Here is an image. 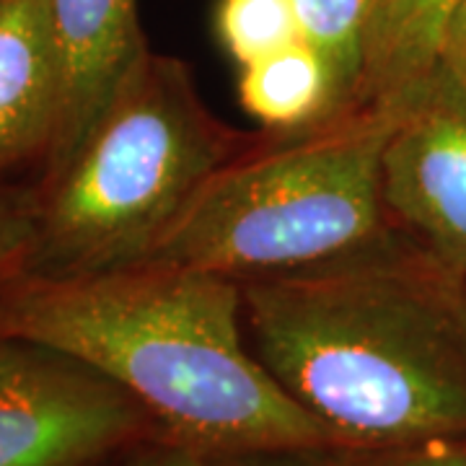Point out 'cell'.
Segmentation results:
<instances>
[{
	"label": "cell",
	"instance_id": "1",
	"mask_svg": "<svg viewBox=\"0 0 466 466\" xmlns=\"http://www.w3.org/2000/svg\"><path fill=\"white\" fill-rule=\"evenodd\" d=\"M238 285L254 358L337 449L466 435V278L407 233Z\"/></svg>",
	"mask_w": 466,
	"mask_h": 466
},
{
	"label": "cell",
	"instance_id": "2",
	"mask_svg": "<svg viewBox=\"0 0 466 466\" xmlns=\"http://www.w3.org/2000/svg\"><path fill=\"white\" fill-rule=\"evenodd\" d=\"M0 339L96 368L174 446L218 459L337 449L254 358L241 285L218 272L153 259L84 275L24 272L0 283Z\"/></svg>",
	"mask_w": 466,
	"mask_h": 466
},
{
	"label": "cell",
	"instance_id": "3",
	"mask_svg": "<svg viewBox=\"0 0 466 466\" xmlns=\"http://www.w3.org/2000/svg\"><path fill=\"white\" fill-rule=\"evenodd\" d=\"M254 137L205 106L182 60L146 50L66 167L34 184L26 272L84 275L146 259L208 179Z\"/></svg>",
	"mask_w": 466,
	"mask_h": 466
},
{
	"label": "cell",
	"instance_id": "4",
	"mask_svg": "<svg viewBox=\"0 0 466 466\" xmlns=\"http://www.w3.org/2000/svg\"><path fill=\"white\" fill-rule=\"evenodd\" d=\"M404 109L376 101L254 137L208 179L146 259L247 280L373 241L391 228L381 156Z\"/></svg>",
	"mask_w": 466,
	"mask_h": 466
},
{
	"label": "cell",
	"instance_id": "5",
	"mask_svg": "<svg viewBox=\"0 0 466 466\" xmlns=\"http://www.w3.org/2000/svg\"><path fill=\"white\" fill-rule=\"evenodd\" d=\"M148 441V412L96 368L0 339V466H109Z\"/></svg>",
	"mask_w": 466,
	"mask_h": 466
},
{
	"label": "cell",
	"instance_id": "6",
	"mask_svg": "<svg viewBox=\"0 0 466 466\" xmlns=\"http://www.w3.org/2000/svg\"><path fill=\"white\" fill-rule=\"evenodd\" d=\"M381 200L394 228L466 278V88L443 63L383 148Z\"/></svg>",
	"mask_w": 466,
	"mask_h": 466
},
{
	"label": "cell",
	"instance_id": "7",
	"mask_svg": "<svg viewBox=\"0 0 466 466\" xmlns=\"http://www.w3.org/2000/svg\"><path fill=\"white\" fill-rule=\"evenodd\" d=\"M60 63V119L36 184L52 179L91 133L119 81L148 50L137 0H47Z\"/></svg>",
	"mask_w": 466,
	"mask_h": 466
},
{
	"label": "cell",
	"instance_id": "8",
	"mask_svg": "<svg viewBox=\"0 0 466 466\" xmlns=\"http://www.w3.org/2000/svg\"><path fill=\"white\" fill-rule=\"evenodd\" d=\"M60 119V63L47 0H0V184L42 171Z\"/></svg>",
	"mask_w": 466,
	"mask_h": 466
},
{
	"label": "cell",
	"instance_id": "9",
	"mask_svg": "<svg viewBox=\"0 0 466 466\" xmlns=\"http://www.w3.org/2000/svg\"><path fill=\"white\" fill-rule=\"evenodd\" d=\"M461 5L464 0H379L358 106L415 99L441 66L451 21Z\"/></svg>",
	"mask_w": 466,
	"mask_h": 466
},
{
	"label": "cell",
	"instance_id": "10",
	"mask_svg": "<svg viewBox=\"0 0 466 466\" xmlns=\"http://www.w3.org/2000/svg\"><path fill=\"white\" fill-rule=\"evenodd\" d=\"M238 99L269 133L299 130L337 115L332 73L306 42L241 67Z\"/></svg>",
	"mask_w": 466,
	"mask_h": 466
},
{
	"label": "cell",
	"instance_id": "11",
	"mask_svg": "<svg viewBox=\"0 0 466 466\" xmlns=\"http://www.w3.org/2000/svg\"><path fill=\"white\" fill-rule=\"evenodd\" d=\"M300 36L324 57L334 81L337 115L358 106L368 36L379 0H293Z\"/></svg>",
	"mask_w": 466,
	"mask_h": 466
},
{
	"label": "cell",
	"instance_id": "12",
	"mask_svg": "<svg viewBox=\"0 0 466 466\" xmlns=\"http://www.w3.org/2000/svg\"><path fill=\"white\" fill-rule=\"evenodd\" d=\"M216 32L241 67L303 42L293 0H220Z\"/></svg>",
	"mask_w": 466,
	"mask_h": 466
},
{
	"label": "cell",
	"instance_id": "13",
	"mask_svg": "<svg viewBox=\"0 0 466 466\" xmlns=\"http://www.w3.org/2000/svg\"><path fill=\"white\" fill-rule=\"evenodd\" d=\"M36 231L34 187L0 184V283L26 272Z\"/></svg>",
	"mask_w": 466,
	"mask_h": 466
},
{
	"label": "cell",
	"instance_id": "14",
	"mask_svg": "<svg viewBox=\"0 0 466 466\" xmlns=\"http://www.w3.org/2000/svg\"><path fill=\"white\" fill-rule=\"evenodd\" d=\"M339 466H466V435L386 451L334 449Z\"/></svg>",
	"mask_w": 466,
	"mask_h": 466
},
{
	"label": "cell",
	"instance_id": "15",
	"mask_svg": "<svg viewBox=\"0 0 466 466\" xmlns=\"http://www.w3.org/2000/svg\"><path fill=\"white\" fill-rule=\"evenodd\" d=\"M115 466H223V459L174 446L167 441H148L116 459Z\"/></svg>",
	"mask_w": 466,
	"mask_h": 466
},
{
	"label": "cell",
	"instance_id": "16",
	"mask_svg": "<svg viewBox=\"0 0 466 466\" xmlns=\"http://www.w3.org/2000/svg\"><path fill=\"white\" fill-rule=\"evenodd\" d=\"M223 466H339L334 449L254 451L223 459Z\"/></svg>",
	"mask_w": 466,
	"mask_h": 466
},
{
	"label": "cell",
	"instance_id": "17",
	"mask_svg": "<svg viewBox=\"0 0 466 466\" xmlns=\"http://www.w3.org/2000/svg\"><path fill=\"white\" fill-rule=\"evenodd\" d=\"M441 63L449 67L451 73L461 81L466 88V0L459 8V14L451 21L449 36H446V47H443V57Z\"/></svg>",
	"mask_w": 466,
	"mask_h": 466
}]
</instances>
